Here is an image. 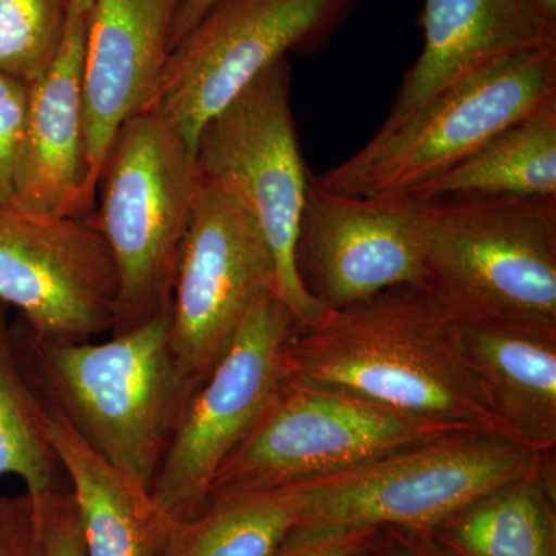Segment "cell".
Returning a JSON list of instances; mask_svg holds the SVG:
<instances>
[{
    "label": "cell",
    "instance_id": "18",
    "mask_svg": "<svg viewBox=\"0 0 556 556\" xmlns=\"http://www.w3.org/2000/svg\"><path fill=\"white\" fill-rule=\"evenodd\" d=\"M46 430L78 511L86 556H156L160 514L148 490L109 464L46 401Z\"/></svg>",
    "mask_w": 556,
    "mask_h": 556
},
{
    "label": "cell",
    "instance_id": "28",
    "mask_svg": "<svg viewBox=\"0 0 556 556\" xmlns=\"http://www.w3.org/2000/svg\"><path fill=\"white\" fill-rule=\"evenodd\" d=\"M379 556H456L428 532L383 527L376 538Z\"/></svg>",
    "mask_w": 556,
    "mask_h": 556
},
{
    "label": "cell",
    "instance_id": "5",
    "mask_svg": "<svg viewBox=\"0 0 556 556\" xmlns=\"http://www.w3.org/2000/svg\"><path fill=\"white\" fill-rule=\"evenodd\" d=\"M199 179L192 149L166 116L146 109L121 126L98 181L100 207L91 214L118 270L110 334L170 305Z\"/></svg>",
    "mask_w": 556,
    "mask_h": 556
},
{
    "label": "cell",
    "instance_id": "6",
    "mask_svg": "<svg viewBox=\"0 0 556 556\" xmlns=\"http://www.w3.org/2000/svg\"><path fill=\"white\" fill-rule=\"evenodd\" d=\"M552 100L556 47L522 51L441 91L317 181L340 195H408Z\"/></svg>",
    "mask_w": 556,
    "mask_h": 556
},
{
    "label": "cell",
    "instance_id": "17",
    "mask_svg": "<svg viewBox=\"0 0 556 556\" xmlns=\"http://www.w3.org/2000/svg\"><path fill=\"white\" fill-rule=\"evenodd\" d=\"M455 320L468 362L510 437L538 452H555L556 327Z\"/></svg>",
    "mask_w": 556,
    "mask_h": 556
},
{
    "label": "cell",
    "instance_id": "23",
    "mask_svg": "<svg viewBox=\"0 0 556 556\" xmlns=\"http://www.w3.org/2000/svg\"><path fill=\"white\" fill-rule=\"evenodd\" d=\"M70 0H0V75L30 84L56 60Z\"/></svg>",
    "mask_w": 556,
    "mask_h": 556
},
{
    "label": "cell",
    "instance_id": "4",
    "mask_svg": "<svg viewBox=\"0 0 556 556\" xmlns=\"http://www.w3.org/2000/svg\"><path fill=\"white\" fill-rule=\"evenodd\" d=\"M500 434L460 431L376 457L339 473L289 484L292 532L399 527L430 532L548 456Z\"/></svg>",
    "mask_w": 556,
    "mask_h": 556
},
{
    "label": "cell",
    "instance_id": "22",
    "mask_svg": "<svg viewBox=\"0 0 556 556\" xmlns=\"http://www.w3.org/2000/svg\"><path fill=\"white\" fill-rule=\"evenodd\" d=\"M47 408L0 311V478L16 477L40 506L67 489L46 430Z\"/></svg>",
    "mask_w": 556,
    "mask_h": 556
},
{
    "label": "cell",
    "instance_id": "2",
    "mask_svg": "<svg viewBox=\"0 0 556 556\" xmlns=\"http://www.w3.org/2000/svg\"><path fill=\"white\" fill-rule=\"evenodd\" d=\"M170 305L102 342L46 343L27 336L40 396L109 464L152 490L193 396L170 343Z\"/></svg>",
    "mask_w": 556,
    "mask_h": 556
},
{
    "label": "cell",
    "instance_id": "15",
    "mask_svg": "<svg viewBox=\"0 0 556 556\" xmlns=\"http://www.w3.org/2000/svg\"><path fill=\"white\" fill-rule=\"evenodd\" d=\"M87 14L70 5L67 27L51 67L28 86L27 115L13 201L28 211L90 217L87 188L83 68Z\"/></svg>",
    "mask_w": 556,
    "mask_h": 556
},
{
    "label": "cell",
    "instance_id": "26",
    "mask_svg": "<svg viewBox=\"0 0 556 556\" xmlns=\"http://www.w3.org/2000/svg\"><path fill=\"white\" fill-rule=\"evenodd\" d=\"M40 514L27 492L0 495V556H39Z\"/></svg>",
    "mask_w": 556,
    "mask_h": 556
},
{
    "label": "cell",
    "instance_id": "31",
    "mask_svg": "<svg viewBox=\"0 0 556 556\" xmlns=\"http://www.w3.org/2000/svg\"><path fill=\"white\" fill-rule=\"evenodd\" d=\"M94 0H70L73 7L83 11V13L89 14L91 7H93Z\"/></svg>",
    "mask_w": 556,
    "mask_h": 556
},
{
    "label": "cell",
    "instance_id": "3",
    "mask_svg": "<svg viewBox=\"0 0 556 556\" xmlns=\"http://www.w3.org/2000/svg\"><path fill=\"white\" fill-rule=\"evenodd\" d=\"M426 289L450 316L556 327V197L424 200Z\"/></svg>",
    "mask_w": 556,
    "mask_h": 556
},
{
    "label": "cell",
    "instance_id": "9",
    "mask_svg": "<svg viewBox=\"0 0 556 556\" xmlns=\"http://www.w3.org/2000/svg\"><path fill=\"white\" fill-rule=\"evenodd\" d=\"M357 0H219L175 43L148 109L195 150L208 119L289 51L327 46Z\"/></svg>",
    "mask_w": 556,
    "mask_h": 556
},
{
    "label": "cell",
    "instance_id": "29",
    "mask_svg": "<svg viewBox=\"0 0 556 556\" xmlns=\"http://www.w3.org/2000/svg\"><path fill=\"white\" fill-rule=\"evenodd\" d=\"M219 0H182L170 31V50Z\"/></svg>",
    "mask_w": 556,
    "mask_h": 556
},
{
    "label": "cell",
    "instance_id": "13",
    "mask_svg": "<svg viewBox=\"0 0 556 556\" xmlns=\"http://www.w3.org/2000/svg\"><path fill=\"white\" fill-rule=\"evenodd\" d=\"M424 200L348 197L308 172L295 266L306 292L329 311L397 288L426 289Z\"/></svg>",
    "mask_w": 556,
    "mask_h": 556
},
{
    "label": "cell",
    "instance_id": "12",
    "mask_svg": "<svg viewBox=\"0 0 556 556\" xmlns=\"http://www.w3.org/2000/svg\"><path fill=\"white\" fill-rule=\"evenodd\" d=\"M115 260L93 217H62L0 203V305L27 334L79 343L110 334L118 311Z\"/></svg>",
    "mask_w": 556,
    "mask_h": 556
},
{
    "label": "cell",
    "instance_id": "14",
    "mask_svg": "<svg viewBox=\"0 0 556 556\" xmlns=\"http://www.w3.org/2000/svg\"><path fill=\"white\" fill-rule=\"evenodd\" d=\"M179 5L181 0H94L87 14L84 130L87 188L94 200L121 126L155 97Z\"/></svg>",
    "mask_w": 556,
    "mask_h": 556
},
{
    "label": "cell",
    "instance_id": "7",
    "mask_svg": "<svg viewBox=\"0 0 556 556\" xmlns=\"http://www.w3.org/2000/svg\"><path fill=\"white\" fill-rule=\"evenodd\" d=\"M291 79L288 58L266 68L204 124L193 155L200 177L232 190L251 212L276 262L277 298L300 328H308L329 309L306 292L295 266L309 169L295 129Z\"/></svg>",
    "mask_w": 556,
    "mask_h": 556
},
{
    "label": "cell",
    "instance_id": "1",
    "mask_svg": "<svg viewBox=\"0 0 556 556\" xmlns=\"http://www.w3.org/2000/svg\"><path fill=\"white\" fill-rule=\"evenodd\" d=\"M289 380L397 415L510 437L468 362L455 318L424 289L397 288L299 328Z\"/></svg>",
    "mask_w": 556,
    "mask_h": 556
},
{
    "label": "cell",
    "instance_id": "24",
    "mask_svg": "<svg viewBox=\"0 0 556 556\" xmlns=\"http://www.w3.org/2000/svg\"><path fill=\"white\" fill-rule=\"evenodd\" d=\"M27 105L28 84L0 75V203L13 201L14 170Z\"/></svg>",
    "mask_w": 556,
    "mask_h": 556
},
{
    "label": "cell",
    "instance_id": "10",
    "mask_svg": "<svg viewBox=\"0 0 556 556\" xmlns=\"http://www.w3.org/2000/svg\"><path fill=\"white\" fill-rule=\"evenodd\" d=\"M269 295L276 262L257 222L232 190L200 177L170 299L172 350L192 393Z\"/></svg>",
    "mask_w": 556,
    "mask_h": 556
},
{
    "label": "cell",
    "instance_id": "30",
    "mask_svg": "<svg viewBox=\"0 0 556 556\" xmlns=\"http://www.w3.org/2000/svg\"><path fill=\"white\" fill-rule=\"evenodd\" d=\"M532 3L547 21L556 24V0H532Z\"/></svg>",
    "mask_w": 556,
    "mask_h": 556
},
{
    "label": "cell",
    "instance_id": "16",
    "mask_svg": "<svg viewBox=\"0 0 556 556\" xmlns=\"http://www.w3.org/2000/svg\"><path fill=\"white\" fill-rule=\"evenodd\" d=\"M424 47L378 131L401 126L441 91L522 51L556 47L532 0H422Z\"/></svg>",
    "mask_w": 556,
    "mask_h": 556
},
{
    "label": "cell",
    "instance_id": "27",
    "mask_svg": "<svg viewBox=\"0 0 556 556\" xmlns=\"http://www.w3.org/2000/svg\"><path fill=\"white\" fill-rule=\"evenodd\" d=\"M379 530L291 532L270 556H356L372 547Z\"/></svg>",
    "mask_w": 556,
    "mask_h": 556
},
{
    "label": "cell",
    "instance_id": "11",
    "mask_svg": "<svg viewBox=\"0 0 556 556\" xmlns=\"http://www.w3.org/2000/svg\"><path fill=\"white\" fill-rule=\"evenodd\" d=\"M460 431L288 379L266 415L219 468L211 497L327 477Z\"/></svg>",
    "mask_w": 556,
    "mask_h": 556
},
{
    "label": "cell",
    "instance_id": "32",
    "mask_svg": "<svg viewBox=\"0 0 556 556\" xmlns=\"http://www.w3.org/2000/svg\"><path fill=\"white\" fill-rule=\"evenodd\" d=\"M356 556H379L378 552L375 551V544H372L371 548H368V551L362 552V554H358Z\"/></svg>",
    "mask_w": 556,
    "mask_h": 556
},
{
    "label": "cell",
    "instance_id": "21",
    "mask_svg": "<svg viewBox=\"0 0 556 556\" xmlns=\"http://www.w3.org/2000/svg\"><path fill=\"white\" fill-rule=\"evenodd\" d=\"M298 518L288 485L214 496L193 518L160 515L156 556H270Z\"/></svg>",
    "mask_w": 556,
    "mask_h": 556
},
{
    "label": "cell",
    "instance_id": "25",
    "mask_svg": "<svg viewBox=\"0 0 556 556\" xmlns=\"http://www.w3.org/2000/svg\"><path fill=\"white\" fill-rule=\"evenodd\" d=\"M39 556H86L75 501L67 489L39 506Z\"/></svg>",
    "mask_w": 556,
    "mask_h": 556
},
{
    "label": "cell",
    "instance_id": "8",
    "mask_svg": "<svg viewBox=\"0 0 556 556\" xmlns=\"http://www.w3.org/2000/svg\"><path fill=\"white\" fill-rule=\"evenodd\" d=\"M299 328L277 295L262 300L244 318L175 428L150 490L160 515L189 519L207 506L219 468L288 382L289 346Z\"/></svg>",
    "mask_w": 556,
    "mask_h": 556
},
{
    "label": "cell",
    "instance_id": "19",
    "mask_svg": "<svg viewBox=\"0 0 556 556\" xmlns=\"http://www.w3.org/2000/svg\"><path fill=\"white\" fill-rule=\"evenodd\" d=\"M428 533L456 556H556L555 455Z\"/></svg>",
    "mask_w": 556,
    "mask_h": 556
},
{
    "label": "cell",
    "instance_id": "20",
    "mask_svg": "<svg viewBox=\"0 0 556 556\" xmlns=\"http://www.w3.org/2000/svg\"><path fill=\"white\" fill-rule=\"evenodd\" d=\"M408 195L556 197V100L490 138L452 169Z\"/></svg>",
    "mask_w": 556,
    "mask_h": 556
},
{
    "label": "cell",
    "instance_id": "33",
    "mask_svg": "<svg viewBox=\"0 0 556 556\" xmlns=\"http://www.w3.org/2000/svg\"><path fill=\"white\" fill-rule=\"evenodd\" d=\"M181 2H182V0H181Z\"/></svg>",
    "mask_w": 556,
    "mask_h": 556
}]
</instances>
